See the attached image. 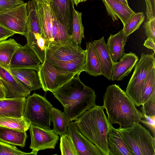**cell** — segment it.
<instances>
[{
    "label": "cell",
    "instance_id": "40",
    "mask_svg": "<svg viewBox=\"0 0 155 155\" xmlns=\"http://www.w3.org/2000/svg\"><path fill=\"white\" fill-rule=\"evenodd\" d=\"M87 0H73L74 4L76 6H77L79 3L85 2Z\"/></svg>",
    "mask_w": 155,
    "mask_h": 155
},
{
    "label": "cell",
    "instance_id": "11",
    "mask_svg": "<svg viewBox=\"0 0 155 155\" xmlns=\"http://www.w3.org/2000/svg\"><path fill=\"white\" fill-rule=\"evenodd\" d=\"M0 81L5 98L26 97L30 94L31 91L12 74L10 68L0 64Z\"/></svg>",
    "mask_w": 155,
    "mask_h": 155
},
{
    "label": "cell",
    "instance_id": "17",
    "mask_svg": "<svg viewBox=\"0 0 155 155\" xmlns=\"http://www.w3.org/2000/svg\"><path fill=\"white\" fill-rule=\"evenodd\" d=\"M100 64L102 75L111 80L114 62L111 58L104 37L92 41Z\"/></svg>",
    "mask_w": 155,
    "mask_h": 155
},
{
    "label": "cell",
    "instance_id": "16",
    "mask_svg": "<svg viewBox=\"0 0 155 155\" xmlns=\"http://www.w3.org/2000/svg\"><path fill=\"white\" fill-rule=\"evenodd\" d=\"M107 141L109 155H134L118 130L109 122Z\"/></svg>",
    "mask_w": 155,
    "mask_h": 155
},
{
    "label": "cell",
    "instance_id": "13",
    "mask_svg": "<svg viewBox=\"0 0 155 155\" xmlns=\"http://www.w3.org/2000/svg\"><path fill=\"white\" fill-rule=\"evenodd\" d=\"M49 2L57 20L71 35L74 9L73 0H50Z\"/></svg>",
    "mask_w": 155,
    "mask_h": 155
},
{
    "label": "cell",
    "instance_id": "31",
    "mask_svg": "<svg viewBox=\"0 0 155 155\" xmlns=\"http://www.w3.org/2000/svg\"><path fill=\"white\" fill-rule=\"evenodd\" d=\"M60 148L62 155H78L72 139L67 134L61 136Z\"/></svg>",
    "mask_w": 155,
    "mask_h": 155
},
{
    "label": "cell",
    "instance_id": "10",
    "mask_svg": "<svg viewBox=\"0 0 155 155\" xmlns=\"http://www.w3.org/2000/svg\"><path fill=\"white\" fill-rule=\"evenodd\" d=\"M29 129L31 138L29 148L35 155H37L39 150L55 148L59 138L52 130L31 124Z\"/></svg>",
    "mask_w": 155,
    "mask_h": 155
},
{
    "label": "cell",
    "instance_id": "34",
    "mask_svg": "<svg viewBox=\"0 0 155 155\" xmlns=\"http://www.w3.org/2000/svg\"><path fill=\"white\" fill-rule=\"evenodd\" d=\"M145 34L147 38H150L155 41V17L144 23L143 25Z\"/></svg>",
    "mask_w": 155,
    "mask_h": 155
},
{
    "label": "cell",
    "instance_id": "1",
    "mask_svg": "<svg viewBox=\"0 0 155 155\" xmlns=\"http://www.w3.org/2000/svg\"><path fill=\"white\" fill-rule=\"evenodd\" d=\"M78 73L67 83L52 92L63 107L64 113L70 122L96 105L95 91L81 81Z\"/></svg>",
    "mask_w": 155,
    "mask_h": 155
},
{
    "label": "cell",
    "instance_id": "9",
    "mask_svg": "<svg viewBox=\"0 0 155 155\" xmlns=\"http://www.w3.org/2000/svg\"><path fill=\"white\" fill-rule=\"evenodd\" d=\"M27 3L12 7L0 13V25L24 35L26 33Z\"/></svg>",
    "mask_w": 155,
    "mask_h": 155
},
{
    "label": "cell",
    "instance_id": "38",
    "mask_svg": "<svg viewBox=\"0 0 155 155\" xmlns=\"http://www.w3.org/2000/svg\"><path fill=\"white\" fill-rule=\"evenodd\" d=\"M155 41L150 38H147L143 44V45L148 49L152 50L155 54Z\"/></svg>",
    "mask_w": 155,
    "mask_h": 155
},
{
    "label": "cell",
    "instance_id": "37",
    "mask_svg": "<svg viewBox=\"0 0 155 155\" xmlns=\"http://www.w3.org/2000/svg\"><path fill=\"white\" fill-rule=\"evenodd\" d=\"M16 33L0 25V41L6 40Z\"/></svg>",
    "mask_w": 155,
    "mask_h": 155
},
{
    "label": "cell",
    "instance_id": "7",
    "mask_svg": "<svg viewBox=\"0 0 155 155\" xmlns=\"http://www.w3.org/2000/svg\"><path fill=\"white\" fill-rule=\"evenodd\" d=\"M26 99L23 116L31 124L50 129L52 105L45 97L35 93L28 96Z\"/></svg>",
    "mask_w": 155,
    "mask_h": 155
},
{
    "label": "cell",
    "instance_id": "20",
    "mask_svg": "<svg viewBox=\"0 0 155 155\" xmlns=\"http://www.w3.org/2000/svg\"><path fill=\"white\" fill-rule=\"evenodd\" d=\"M109 15L114 22L119 18L124 26L134 12L130 7L118 0H102Z\"/></svg>",
    "mask_w": 155,
    "mask_h": 155
},
{
    "label": "cell",
    "instance_id": "15",
    "mask_svg": "<svg viewBox=\"0 0 155 155\" xmlns=\"http://www.w3.org/2000/svg\"><path fill=\"white\" fill-rule=\"evenodd\" d=\"M36 3L43 35L48 45L53 41L52 28L54 14L49 1L37 0Z\"/></svg>",
    "mask_w": 155,
    "mask_h": 155
},
{
    "label": "cell",
    "instance_id": "14",
    "mask_svg": "<svg viewBox=\"0 0 155 155\" xmlns=\"http://www.w3.org/2000/svg\"><path fill=\"white\" fill-rule=\"evenodd\" d=\"M67 134L72 139L78 155H103L97 147L80 132L74 122L70 123Z\"/></svg>",
    "mask_w": 155,
    "mask_h": 155
},
{
    "label": "cell",
    "instance_id": "2",
    "mask_svg": "<svg viewBox=\"0 0 155 155\" xmlns=\"http://www.w3.org/2000/svg\"><path fill=\"white\" fill-rule=\"evenodd\" d=\"M111 124H119V127L130 126L140 123L142 116L140 111L119 86L109 85L103 96V105Z\"/></svg>",
    "mask_w": 155,
    "mask_h": 155
},
{
    "label": "cell",
    "instance_id": "3",
    "mask_svg": "<svg viewBox=\"0 0 155 155\" xmlns=\"http://www.w3.org/2000/svg\"><path fill=\"white\" fill-rule=\"evenodd\" d=\"M103 106L96 105L85 112L74 122L77 128L103 155H109L107 137L109 121Z\"/></svg>",
    "mask_w": 155,
    "mask_h": 155
},
{
    "label": "cell",
    "instance_id": "41",
    "mask_svg": "<svg viewBox=\"0 0 155 155\" xmlns=\"http://www.w3.org/2000/svg\"><path fill=\"white\" fill-rule=\"evenodd\" d=\"M122 3L124 4L127 6H129L127 0H118Z\"/></svg>",
    "mask_w": 155,
    "mask_h": 155
},
{
    "label": "cell",
    "instance_id": "4",
    "mask_svg": "<svg viewBox=\"0 0 155 155\" xmlns=\"http://www.w3.org/2000/svg\"><path fill=\"white\" fill-rule=\"evenodd\" d=\"M45 59L58 68L80 74L85 65L86 50L71 39L61 44H50L46 49Z\"/></svg>",
    "mask_w": 155,
    "mask_h": 155
},
{
    "label": "cell",
    "instance_id": "33",
    "mask_svg": "<svg viewBox=\"0 0 155 155\" xmlns=\"http://www.w3.org/2000/svg\"><path fill=\"white\" fill-rule=\"evenodd\" d=\"M140 111L142 115L153 116H155V95L142 105Z\"/></svg>",
    "mask_w": 155,
    "mask_h": 155
},
{
    "label": "cell",
    "instance_id": "36",
    "mask_svg": "<svg viewBox=\"0 0 155 155\" xmlns=\"http://www.w3.org/2000/svg\"><path fill=\"white\" fill-rule=\"evenodd\" d=\"M23 3L22 0H0V13Z\"/></svg>",
    "mask_w": 155,
    "mask_h": 155
},
{
    "label": "cell",
    "instance_id": "23",
    "mask_svg": "<svg viewBox=\"0 0 155 155\" xmlns=\"http://www.w3.org/2000/svg\"><path fill=\"white\" fill-rule=\"evenodd\" d=\"M28 137L26 131L0 127V141L23 148Z\"/></svg>",
    "mask_w": 155,
    "mask_h": 155
},
{
    "label": "cell",
    "instance_id": "25",
    "mask_svg": "<svg viewBox=\"0 0 155 155\" xmlns=\"http://www.w3.org/2000/svg\"><path fill=\"white\" fill-rule=\"evenodd\" d=\"M21 46L12 38L0 41V64L10 67L9 64L13 56Z\"/></svg>",
    "mask_w": 155,
    "mask_h": 155
},
{
    "label": "cell",
    "instance_id": "26",
    "mask_svg": "<svg viewBox=\"0 0 155 155\" xmlns=\"http://www.w3.org/2000/svg\"><path fill=\"white\" fill-rule=\"evenodd\" d=\"M51 117L53 124V131L60 137L67 134L68 127L70 122L64 112L53 107Z\"/></svg>",
    "mask_w": 155,
    "mask_h": 155
},
{
    "label": "cell",
    "instance_id": "30",
    "mask_svg": "<svg viewBox=\"0 0 155 155\" xmlns=\"http://www.w3.org/2000/svg\"><path fill=\"white\" fill-rule=\"evenodd\" d=\"M145 16L142 12L133 14L124 26L123 29L124 35L128 37L137 29L144 21Z\"/></svg>",
    "mask_w": 155,
    "mask_h": 155
},
{
    "label": "cell",
    "instance_id": "42",
    "mask_svg": "<svg viewBox=\"0 0 155 155\" xmlns=\"http://www.w3.org/2000/svg\"><path fill=\"white\" fill-rule=\"evenodd\" d=\"M34 0L35 2L37 0ZM43 0V1L45 0V1H49L50 0Z\"/></svg>",
    "mask_w": 155,
    "mask_h": 155
},
{
    "label": "cell",
    "instance_id": "24",
    "mask_svg": "<svg viewBox=\"0 0 155 155\" xmlns=\"http://www.w3.org/2000/svg\"><path fill=\"white\" fill-rule=\"evenodd\" d=\"M86 63L83 71L94 77L102 75L100 64L91 42L86 43Z\"/></svg>",
    "mask_w": 155,
    "mask_h": 155
},
{
    "label": "cell",
    "instance_id": "28",
    "mask_svg": "<svg viewBox=\"0 0 155 155\" xmlns=\"http://www.w3.org/2000/svg\"><path fill=\"white\" fill-rule=\"evenodd\" d=\"M155 95V66L148 74L143 84L141 94L142 105Z\"/></svg>",
    "mask_w": 155,
    "mask_h": 155
},
{
    "label": "cell",
    "instance_id": "6",
    "mask_svg": "<svg viewBox=\"0 0 155 155\" xmlns=\"http://www.w3.org/2000/svg\"><path fill=\"white\" fill-rule=\"evenodd\" d=\"M155 62L154 54H146L143 53L134 66V72L128 83L125 92L137 107L142 105V88L148 74L155 66Z\"/></svg>",
    "mask_w": 155,
    "mask_h": 155
},
{
    "label": "cell",
    "instance_id": "29",
    "mask_svg": "<svg viewBox=\"0 0 155 155\" xmlns=\"http://www.w3.org/2000/svg\"><path fill=\"white\" fill-rule=\"evenodd\" d=\"M81 16V12L74 10L71 39L80 45L82 38H84V28L82 22Z\"/></svg>",
    "mask_w": 155,
    "mask_h": 155
},
{
    "label": "cell",
    "instance_id": "43",
    "mask_svg": "<svg viewBox=\"0 0 155 155\" xmlns=\"http://www.w3.org/2000/svg\"><path fill=\"white\" fill-rule=\"evenodd\" d=\"M155 0H153L154 5H155Z\"/></svg>",
    "mask_w": 155,
    "mask_h": 155
},
{
    "label": "cell",
    "instance_id": "27",
    "mask_svg": "<svg viewBox=\"0 0 155 155\" xmlns=\"http://www.w3.org/2000/svg\"><path fill=\"white\" fill-rule=\"evenodd\" d=\"M31 122L23 116L20 117H5L0 118V127L27 131Z\"/></svg>",
    "mask_w": 155,
    "mask_h": 155
},
{
    "label": "cell",
    "instance_id": "5",
    "mask_svg": "<svg viewBox=\"0 0 155 155\" xmlns=\"http://www.w3.org/2000/svg\"><path fill=\"white\" fill-rule=\"evenodd\" d=\"M117 129L134 155H155V138L140 123Z\"/></svg>",
    "mask_w": 155,
    "mask_h": 155
},
{
    "label": "cell",
    "instance_id": "35",
    "mask_svg": "<svg viewBox=\"0 0 155 155\" xmlns=\"http://www.w3.org/2000/svg\"><path fill=\"white\" fill-rule=\"evenodd\" d=\"M141 122L147 127L152 132L153 136H155V116H149L145 115L142 116L140 120Z\"/></svg>",
    "mask_w": 155,
    "mask_h": 155
},
{
    "label": "cell",
    "instance_id": "32",
    "mask_svg": "<svg viewBox=\"0 0 155 155\" xmlns=\"http://www.w3.org/2000/svg\"><path fill=\"white\" fill-rule=\"evenodd\" d=\"M35 155L32 152L26 153L10 144L0 141V155Z\"/></svg>",
    "mask_w": 155,
    "mask_h": 155
},
{
    "label": "cell",
    "instance_id": "18",
    "mask_svg": "<svg viewBox=\"0 0 155 155\" xmlns=\"http://www.w3.org/2000/svg\"><path fill=\"white\" fill-rule=\"evenodd\" d=\"M138 60L132 52L125 53L118 62L114 63L111 80L121 81L130 73Z\"/></svg>",
    "mask_w": 155,
    "mask_h": 155
},
{
    "label": "cell",
    "instance_id": "19",
    "mask_svg": "<svg viewBox=\"0 0 155 155\" xmlns=\"http://www.w3.org/2000/svg\"><path fill=\"white\" fill-rule=\"evenodd\" d=\"M26 99L25 97L0 99V118L22 116Z\"/></svg>",
    "mask_w": 155,
    "mask_h": 155
},
{
    "label": "cell",
    "instance_id": "8",
    "mask_svg": "<svg viewBox=\"0 0 155 155\" xmlns=\"http://www.w3.org/2000/svg\"><path fill=\"white\" fill-rule=\"evenodd\" d=\"M38 73L43 90L52 93L60 88L78 73L58 68L45 59L44 62L41 64Z\"/></svg>",
    "mask_w": 155,
    "mask_h": 155
},
{
    "label": "cell",
    "instance_id": "21",
    "mask_svg": "<svg viewBox=\"0 0 155 155\" xmlns=\"http://www.w3.org/2000/svg\"><path fill=\"white\" fill-rule=\"evenodd\" d=\"M127 37L124 34L123 29L116 34H110L107 39V46L112 60L114 63L117 62L125 53L124 46Z\"/></svg>",
    "mask_w": 155,
    "mask_h": 155
},
{
    "label": "cell",
    "instance_id": "22",
    "mask_svg": "<svg viewBox=\"0 0 155 155\" xmlns=\"http://www.w3.org/2000/svg\"><path fill=\"white\" fill-rule=\"evenodd\" d=\"M12 74L31 91L42 88L38 71L30 69H13Z\"/></svg>",
    "mask_w": 155,
    "mask_h": 155
},
{
    "label": "cell",
    "instance_id": "39",
    "mask_svg": "<svg viewBox=\"0 0 155 155\" xmlns=\"http://www.w3.org/2000/svg\"><path fill=\"white\" fill-rule=\"evenodd\" d=\"M5 95L2 84L0 81V99H5Z\"/></svg>",
    "mask_w": 155,
    "mask_h": 155
},
{
    "label": "cell",
    "instance_id": "12",
    "mask_svg": "<svg viewBox=\"0 0 155 155\" xmlns=\"http://www.w3.org/2000/svg\"><path fill=\"white\" fill-rule=\"evenodd\" d=\"M41 63L35 53L26 44L19 48L13 56L9 67L11 69H30L38 71Z\"/></svg>",
    "mask_w": 155,
    "mask_h": 155
}]
</instances>
